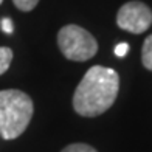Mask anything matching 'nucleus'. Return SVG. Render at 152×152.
<instances>
[{
	"mask_svg": "<svg viewBox=\"0 0 152 152\" xmlns=\"http://www.w3.org/2000/svg\"><path fill=\"white\" fill-rule=\"evenodd\" d=\"M116 23L121 30L140 34L152 25V11L141 2L124 3L116 16Z\"/></svg>",
	"mask_w": 152,
	"mask_h": 152,
	"instance_id": "nucleus-4",
	"label": "nucleus"
},
{
	"mask_svg": "<svg viewBox=\"0 0 152 152\" xmlns=\"http://www.w3.org/2000/svg\"><path fill=\"white\" fill-rule=\"evenodd\" d=\"M2 2H3V0H0V3H2Z\"/></svg>",
	"mask_w": 152,
	"mask_h": 152,
	"instance_id": "nucleus-11",
	"label": "nucleus"
},
{
	"mask_svg": "<svg viewBox=\"0 0 152 152\" xmlns=\"http://www.w3.org/2000/svg\"><path fill=\"white\" fill-rule=\"evenodd\" d=\"M61 152H98V151L95 148H92L90 144H86V143H73V144L65 146Z\"/></svg>",
	"mask_w": 152,
	"mask_h": 152,
	"instance_id": "nucleus-7",
	"label": "nucleus"
},
{
	"mask_svg": "<svg viewBox=\"0 0 152 152\" xmlns=\"http://www.w3.org/2000/svg\"><path fill=\"white\" fill-rule=\"evenodd\" d=\"M12 50L10 47H0V76H2L11 65L12 61Z\"/></svg>",
	"mask_w": 152,
	"mask_h": 152,
	"instance_id": "nucleus-6",
	"label": "nucleus"
},
{
	"mask_svg": "<svg viewBox=\"0 0 152 152\" xmlns=\"http://www.w3.org/2000/svg\"><path fill=\"white\" fill-rule=\"evenodd\" d=\"M127 51H129V44H126V42H121L115 47V54L118 58H124Z\"/></svg>",
	"mask_w": 152,
	"mask_h": 152,
	"instance_id": "nucleus-9",
	"label": "nucleus"
},
{
	"mask_svg": "<svg viewBox=\"0 0 152 152\" xmlns=\"http://www.w3.org/2000/svg\"><path fill=\"white\" fill-rule=\"evenodd\" d=\"M34 106L30 95L22 90H0V135L3 140H16L33 118Z\"/></svg>",
	"mask_w": 152,
	"mask_h": 152,
	"instance_id": "nucleus-2",
	"label": "nucleus"
},
{
	"mask_svg": "<svg viewBox=\"0 0 152 152\" xmlns=\"http://www.w3.org/2000/svg\"><path fill=\"white\" fill-rule=\"evenodd\" d=\"M2 28L5 33H12V22L10 19H3L2 20Z\"/></svg>",
	"mask_w": 152,
	"mask_h": 152,
	"instance_id": "nucleus-10",
	"label": "nucleus"
},
{
	"mask_svg": "<svg viewBox=\"0 0 152 152\" xmlns=\"http://www.w3.org/2000/svg\"><path fill=\"white\" fill-rule=\"evenodd\" d=\"M141 61H143V65L146 67L148 70L152 72V34L144 39L143 51H141Z\"/></svg>",
	"mask_w": 152,
	"mask_h": 152,
	"instance_id": "nucleus-5",
	"label": "nucleus"
},
{
	"mask_svg": "<svg viewBox=\"0 0 152 152\" xmlns=\"http://www.w3.org/2000/svg\"><path fill=\"white\" fill-rule=\"evenodd\" d=\"M12 2H14V6H17V10L28 12V11H33L36 8L39 0H12Z\"/></svg>",
	"mask_w": 152,
	"mask_h": 152,
	"instance_id": "nucleus-8",
	"label": "nucleus"
},
{
	"mask_svg": "<svg viewBox=\"0 0 152 152\" xmlns=\"http://www.w3.org/2000/svg\"><path fill=\"white\" fill-rule=\"evenodd\" d=\"M58 47L67 59L84 62L98 51V42L87 30L78 25H65L58 33Z\"/></svg>",
	"mask_w": 152,
	"mask_h": 152,
	"instance_id": "nucleus-3",
	"label": "nucleus"
},
{
	"mask_svg": "<svg viewBox=\"0 0 152 152\" xmlns=\"http://www.w3.org/2000/svg\"><path fill=\"white\" fill-rule=\"evenodd\" d=\"M120 90V76L113 68L95 65L88 68L73 95L75 112L93 118L113 106Z\"/></svg>",
	"mask_w": 152,
	"mask_h": 152,
	"instance_id": "nucleus-1",
	"label": "nucleus"
}]
</instances>
